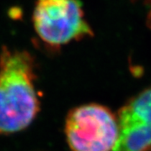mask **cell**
<instances>
[{"label": "cell", "mask_w": 151, "mask_h": 151, "mask_svg": "<svg viewBox=\"0 0 151 151\" xmlns=\"http://www.w3.org/2000/svg\"><path fill=\"white\" fill-rule=\"evenodd\" d=\"M32 22L38 38L50 48L92 35L79 0H36Z\"/></svg>", "instance_id": "cell-2"}, {"label": "cell", "mask_w": 151, "mask_h": 151, "mask_svg": "<svg viewBox=\"0 0 151 151\" xmlns=\"http://www.w3.org/2000/svg\"><path fill=\"white\" fill-rule=\"evenodd\" d=\"M35 61L27 50L0 51V134L26 129L40 111Z\"/></svg>", "instance_id": "cell-1"}, {"label": "cell", "mask_w": 151, "mask_h": 151, "mask_svg": "<svg viewBox=\"0 0 151 151\" xmlns=\"http://www.w3.org/2000/svg\"><path fill=\"white\" fill-rule=\"evenodd\" d=\"M65 134L71 151H112L119 138L118 118L102 105H82L69 113Z\"/></svg>", "instance_id": "cell-3"}, {"label": "cell", "mask_w": 151, "mask_h": 151, "mask_svg": "<svg viewBox=\"0 0 151 151\" xmlns=\"http://www.w3.org/2000/svg\"><path fill=\"white\" fill-rule=\"evenodd\" d=\"M150 19H151V17H150Z\"/></svg>", "instance_id": "cell-5"}, {"label": "cell", "mask_w": 151, "mask_h": 151, "mask_svg": "<svg viewBox=\"0 0 151 151\" xmlns=\"http://www.w3.org/2000/svg\"><path fill=\"white\" fill-rule=\"evenodd\" d=\"M119 138L112 151H151V86L119 111Z\"/></svg>", "instance_id": "cell-4"}]
</instances>
